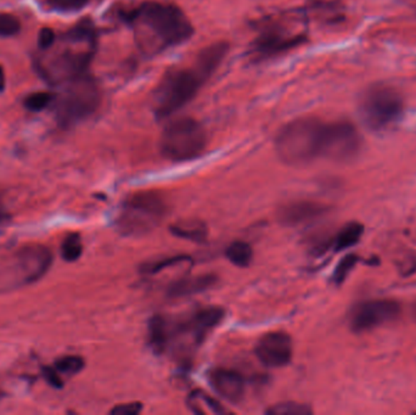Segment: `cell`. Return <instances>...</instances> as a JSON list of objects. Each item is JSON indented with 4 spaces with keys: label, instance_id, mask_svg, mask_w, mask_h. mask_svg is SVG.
<instances>
[{
    "label": "cell",
    "instance_id": "6da1fadb",
    "mask_svg": "<svg viewBox=\"0 0 416 415\" xmlns=\"http://www.w3.org/2000/svg\"><path fill=\"white\" fill-rule=\"evenodd\" d=\"M228 51L227 43L217 42L202 49L193 66L168 71L153 94V108L157 120L173 116L189 104L215 75Z\"/></svg>",
    "mask_w": 416,
    "mask_h": 415
},
{
    "label": "cell",
    "instance_id": "7a4b0ae2",
    "mask_svg": "<svg viewBox=\"0 0 416 415\" xmlns=\"http://www.w3.org/2000/svg\"><path fill=\"white\" fill-rule=\"evenodd\" d=\"M122 19L136 29L138 43L148 53L181 46L194 34L189 17L171 3L146 1L122 13Z\"/></svg>",
    "mask_w": 416,
    "mask_h": 415
},
{
    "label": "cell",
    "instance_id": "3957f363",
    "mask_svg": "<svg viewBox=\"0 0 416 415\" xmlns=\"http://www.w3.org/2000/svg\"><path fill=\"white\" fill-rule=\"evenodd\" d=\"M325 122L302 117L291 121L278 133L276 154L290 166H301L322 158Z\"/></svg>",
    "mask_w": 416,
    "mask_h": 415
},
{
    "label": "cell",
    "instance_id": "277c9868",
    "mask_svg": "<svg viewBox=\"0 0 416 415\" xmlns=\"http://www.w3.org/2000/svg\"><path fill=\"white\" fill-rule=\"evenodd\" d=\"M101 101L99 86L84 72L67 79L61 93L54 98V110L59 123L64 127L77 125L91 117Z\"/></svg>",
    "mask_w": 416,
    "mask_h": 415
},
{
    "label": "cell",
    "instance_id": "5b68a950",
    "mask_svg": "<svg viewBox=\"0 0 416 415\" xmlns=\"http://www.w3.org/2000/svg\"><path fill=\"white\" fill-rule=\"evenodd\" d=\"M359 113L367 128L375 132L387 130L398 125L403 117V96L390 84L371 86L360 96Z\"/></svg>",
    "mask_w": 416,
    "mask_h": 415
},
{
    "label": "cell",
    "instance_id": "8992f818",
    "mask_svg": "<svg viewBox=\"0 0 416 415\" xmlns=\"http://www.w3.org/2000/svg\"><path fill=\"white\" fill-rule=\"evenodd\" d=\"M206 146V130L198 121L190 117L172 121L160 140L161 154L174 162L194 160L205 151Z\"/></svg>",
    "mask_w": 416,
    "mask_h": 415
},
{
    "label": "cell",
    "instance_id": "52a82bcc",
    "mask_svg": "<svg viewBox=\"0 0 416 415\" xmlns=\"http://www.w3.org/2000/svg\"><path fill=\"white\" fill-rule=\"evenodd\" d=\"M165 200L155 191H139L124 201L118 227L128 235H141L156 227L166 215Z\"/></svg>",
    "mask_w": 416,
    "mask_h": 415
},
{
    "label": "cell",
    "instance_id": "ba28073f",
    "mask_svg": "<svg viewBox=\"0 0 416 415\" xmlns=\"http://www.w3.org/2000/svg\"><path fill=\"white\" fill-rule=\"evenodd\" d=\"M360 135L355 125L347 121L326 123L322 158L331 161H350L360 149Z\"/></svg>",
    "mask_w": 416,
    "mask_h": 415
},
{
    "label": "cell",
    "instance_id": "9c48e42d",
    "mask_svg": "<svg viewBox=\"0 0 416 415\" xmlns=\"http://www.w3.org/2000/svg\"><path fill=\"white\" fill-rule=\"evenodd\" d=\"M400 313V304L392 299H370L358 303L350 312V328L357 332H369L397 319Z\"/></svg>",
    "mask_w": 416,
    "mask_h": 415
},
{
    "label": "cell",
    "instance_id": "30bf717a",
    "mask_svg": "<svg viewBox=\"0 0 416 415\" xmlns=\"http://www.w3.org/2000/svg\"><path fill=\"white\" fill-rule=\"evenodd\" d=\"M14 282L27 285L37 282L49 270L53 255L44 246L31 245L21 249L13 258Z\"/></svg>",
    "mask_w": 416,
    "mask_h": 415
},
{
    "label": "cell",
    "instance_id": "8fae6325",
    "mask_svg": "<svg viewBox=\"0 0 416 415\" xmlns=\"http://www.w3.org/2000/svg\"><path fill=\"white\" fill-rule=\"evenodd\" d=\"M307 41L305 34H286L279 29H265L260 37L252 43L250 55L255 60H265L285 54L286 51L298 48Z\"/></svg>",
    "mask_w": 416,
    "mask_h": 415
},
{
    "label": "cell",
    "instance_id": "7c38bea8",
    "mask_svg": "<svg viewBox=\"0 0 416 415\" xmlns=\"http://www.w3.org/2000/svg\"><path fill=\"white\" fill-rule=\"evenodd\" d=\"M293 340L284 332H272L260 337L255 345V354L263 366L283 368L293 359Z\"/></svg>",
    "mask_w": 416,
    "mask_h": 415
},
{
    "label": "cell",
    "instance_id": "4fadbf2b",
    "mask_svg": "<svg viewBox=\"0 0 416 415\" xmlns=\"http://www.w3.org/2000/svg\"><path fill=\"white\" fill-rule=\"evenodd\" d=\"M328 208L325 205L313 201H295L283 206L278 212V218L286 227H297L318 220L319 217L324 216Z\"/></svg>",
    "mask_w": 416,
    "mask_h": 415
},
{
    "label": "cell",
    "instance_id": "5bb4252c",
    "mask_svg": "<svg viewBox=\"0 0 416 415\" xmlns=\"http://www.w3.org/2000/svg\"><path fill=\"white\" fill-rule=\"evenodd\" d=\"M208 379L212 389L223 399L233 403L240 402L243 399L245 381L235 370L218 368L210 372Z\"/></svg>",
    "mask_w": 416,
    "mask_h": 415
},
{
    "label": "cell",
    "instance_id": "9a60e30c",
    "mask_svg": "<svg viewBox=\"0 0 416 415\" xmlns=\"http://www.w3.org/2000/svg\"><path fill=\"white\" fill-rule=\"evenodd\" d=\"M224 318V311L219 307L202 308L195 312L181 327V332H189L196 344H201L207 334L215 329Z\"/></svg>",
    "mask_w": 416,
    "mask_h": 415
},
{
    "label": "cell",
    "instance_id": "2e32d148",
    "mask_svg": "<svg viewBox=\"0 0 416 415\" xmlns=\"http://www.w3.org/2000/svg\"><path fill=\"white\" fill-rule=\"evenodd\" d=\"M217 282L215 275H205L190 278L181 279L174 282L168 289V295L171 297H186L195 295L203 291L208 290Z\"/></svg>",
    "mask_w": 416,
    "mask_h": 415
},
{
    "label": "cell",
    "instance_id": "e0dca14e",
    "mask_svg": "<svg viewBox=\"0 0 416 415\" xmlns=\"http://www.w3.org/2000/svg\"><path fill=\"white\" fill-rule=\"evenodd\" d=\"M190 411L198 415L227 414L228 411L212 396L202 390L190 392L186 399Z\"/></svg>",
    "mask_w": 416,
    "mask_h": 415
},
{
    "label": "cell",
    "instance_id": "ac0fdd59",
    "mask_svg": "<svg viewBox=\"0 0 416 415\" xmlns=\"http://www.w3.org/2000/svg\"><path fill=\"white\" fill-rule=\"evenodd\" d=\"M171 327L168 320L165 317L156 316L150 320L148 324V341L151 349L161 354L165 352L168 346L169 337H171Z\"/></svg>",
    "mask_w": 416,
    "mask_h": 415
},
{
    "label": "cell",
    "instance_id": "d6986e66",
    "mask_svg": "<svg viewBox=\"0 0 416 415\" xmlns=\"http://www.w3.org/2000/svg\"><path fill=\"white\" fill-rule=\"evenodd\" d=\"M171 232L176 237L195 242H202L207 237V227L200 220H181L171 227Z\"/></svg>",
    "mask_w": 416,
    "mask_h": 415
},
{
    "label": "cell",
    "instance_id": "ffe728a7",
    "mask_svg": "<svg viewBox=\"0 0 416 415\" xmlns=\"http://www.w3.org/2000/svg\"><path fill=\"white\" fill-rule=\"evenodd\" d=\"M362 232H364L362 225H359L357 222H352V223L345 225L335 237V250L343 251V250L350 249L355 244H358Z\"/></svg>",
    "mask_w": 416,
    "mask_h": 415
},
{
    "label": "cell",
    "instance_id": "44dd1931",
    "mask_svg": "<svg viewBox=\"0 0 416 415\" xmlns=\"http://www.w3.org/2000/svg\"><path fill=\"white\" fill-rule=\"evenodd\" d=\"M225 256L234 266L245 268V267L250 266L252 258H253V251H252V247L248 245V242H245V241H234V242H231L230 245L228 246Z\"/></svg>",
    "mask_w": 416,
    "mask_h": 415
},
{
    "label": "cell",
    "instance_id": "7402d4cb",
    "mask_svg": "<svg viewBox=\"0 0 416 415\" xmlns=\"http://www.w3.org/2000/svg\"><path fill=\"white\" fill-rule=\"evenodd\" d=\"M82 240L78 234H71L64 240L61 245V256L65 261H77L82 256Z\"/></svg>",
    "mask_w": 416,
    "mask_h": 415
},
{
    "label": "cell",
    "instance_id": "603a6c76",
    "mask_svg": "<svg viewBox=\"0 0 416 415\" xmlns=\"http://www.w3.org/2000/svg\"><path fill=\"white\" fill-rule=\"evenodd\" d=\"M270 415H309L312 414V409L297 402H283L274 404L265 411Z\"/></svg>",
    "mask_w": 416,
    "mask_h": 415
},
{
    "label": "cell",
    "instance_id": "cb8c5ba5",
    "mask_svg": "<svg viewBox=\"0 0 416 415\" xmlns=\"http://www.w3.org/2000/svg\"><path fill=\"white\" fill-rule=\"evenodd\" d=\"M55 96L49 92H36L26 96L24 105L25 108L29 111H41L44 108H48L53 101H54Z\"/></svg>",
    "mask_w": 416,
    "mask_h": 415
},
{
    "label": "cell",
    "instance_id": "d4e9b609",
    "mask_svg": "<svg viewBox=\"0 0 416 415\" xmlns=\"http://www.w3.org/2000/svg\"><path fill=\"white\" fill-rule=\"evenodd\" d=\"M54 368L59 373L74 375V374H78L84 368V359L79 356H67L55 362Z\"/></svg>",
    "mask_w": 416,
    "mask_h": 415
},
{
    "label": "cell",
    "instance_id": "484cf974",
    "mask_svg": "<svg viewBox=\"0 0 416 415\" xmlns=\"http://www.w3.org/2000/svg\"><path fill=\"white\" fill-rule=\"evenodd\" d=\"M358 256L355 255H347L346 257H343L341 262L338 263L336 270L334 272V282L340 285L346 280L347 277L350 275V270L355 268L357 262H358Z\"/></svg>",
    "mask_w": 416,
    "mask_h": 415
},
{
    "label": "cell",
    "instance_id": "4316f807",
    "mask_svg": "<svg viewBox=\"0 0 416 415\" xmlns=\"http://www.w3.org/2000/svg\"><path fill=\"white\" fill-rule=\"evenodd\" d=\"M21 22L11 14L0 13V37H11L19 34Z\"/></svg>",
    "mask_w": 416,
    "mask_h": 415
},
{
    "label": "cell",
    "instance_id": "83f0119b",
    "mask_svg": "<svg viewBox=\"0 0 416 415\" xmlns=\"http://www.w3.org/2000/svg\"><path fill=\"white\" fill-rule=\"evenodd\" d=\"M48 4L58 11H77L88 4V0H48Z\"/></svg>",
    "mask_w": 416,
    "mask_h": 415
},
{
    "label": "cell",
    "instance_id": "f1b7e54d",
    "mask_svg": "<svg viewBox=\"0 0 416 415\" xmlns=\"http://www.w3.org/2000/svg\"><path fill=\"white\" fill-rule=\"evenodd\" d=\"M188 261H190V258L186 257V256H177V257L167 258V260L155 262L153 265H148V266L145 267V272H148L150 275H153V273H157V272H161V270H165L167 267H173L176 265H181L183 262Z\"/></svg>",
    "mask_w": 416,
    "mask_h": 415
},
{
    "label": "cell",
    "instance_id": "f546056e",
    "mask_svg": "<svg viewBox=\"0 0 416 415\" xmlns=\"http://www.w3.org/2000/svg\"><path fill=\"white\" fill-rule=\"evenodd\" d=\"M56 34L51 29H43L38 36V46L41 50H48L54 46Z\"/></svg>",
    "mask_w": 416,
    "mask_h": 415
},
{
    "label": "cell",
    "instance_id": "4dcf8cb0",
    "mask_svg": "<svg viewBox=\"0 0 416 415\" xmlns=\"http://www.w3.org/2000/svg\"><path fill=\"white\" fill-rule=\"evenodd\" d=\"M141 409H143L141 403L133 402L116 406L110 413L112 415H136L141 413Z\"/></svg>",
    "mask_w": 416,
    "mask_h": 415
},
{
    "label": "cell",
    "instance_id": "1f68e13d",
    "mask_svg": "<svg viewBox=\"0 0 416 415\" xmlns=\"http://www.w3.org/2000/svg\"><path fill=\"white\" fill-rule=\"evenodd\" d=\"M43 373H44V376H46V381L49 382L51 386H62L61 378L59 376L58 370L55 369V368H46Z\"/></svg>",
    "mask_w": 416,
    "mask_h": 415
},
{
    "label": "cell",
    "instance_id": "d6a6232c",
    "mask_svg": "<svg viewBox=\"0 0 416 415\" xmlns=\"http://www.w3.org/2000/svg\"><path fill=\"white\" fill-rule=\"evenodd\" d=\"M9 216L8 212H6V208H5L4 201H3V198H1V194H0V227L8 222Z\"/></svg>",
    "mask_w": 416,
    "mask_h": 415
},
{
    "label": "cell",
    "instance_id": "836d02e7",
    "mask_svg": "<svg viewBox=\"0 0 416 415\" xmlns=\"http://www.w3.org/2000/svg\"><path fill=\"white\" fill-rule=\"evenodd\" d=\"M5 84H6V79H5L4 68L0 65V93L4 91Z\"/></svg>",
    "mask_w": 416,
    "mask_h": 415
},
{
    "label": "cell",
    "instance_id": "e575fe53",
    "mask_svg": "<svg viewBox=\"0 0 416 415\" xmlns=\"http://www.w3.org/2000/svg\"><path fill=\"white\" fill-rule=\"evenodd\" d=\"M412 314H414V318L416 319V304L414 306V308H412Z\"/></svg>",
    "mask_w": 416,
    "mask_h": 415
},
{
    "label": "cell",
    "instance_id": "d590c367",
    "mask_svg": "<svg viewBox=\"0 0 416 415\" xmlns=\"http://www.w3.org/2000/svg\"><path fill=\"white\" fill-rule=\"evenodd\" d=\"M0 394H1V391H0Z\"/></svg>",
    "mask_w": 416,
    "mask_h": 415
}]
</instances>
